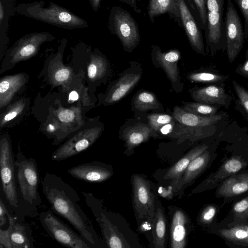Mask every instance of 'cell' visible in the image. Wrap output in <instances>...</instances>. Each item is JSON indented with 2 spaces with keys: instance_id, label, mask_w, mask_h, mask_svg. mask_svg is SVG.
<instances>
[{
  "instance_id": "d6986e66",
  "label": "cell",
  "mask_w": 248,
  "mask_h": 248,
  "mask_svg": "<svg viewBox=\"0 0 248 248\" xmlns=\"http://www.w3.org/2000/svg\"><path fill=\"white\" fill-rule=\"evenodd\" d=\"M147 12L152 23L154 22L156 16L168 14L182 27L178 0H149Z\"/></svg>"
},
{
  "instance_id": "4316f807",
  "label": "cell",
  "mask_w": 248,
  "mask_h": 248,
  "mask_svg": "<svg viewBox=\"0 0 248 248\" xmlns=\"http://www.w3.org/2000/svg\"><path fill=\"white\" fill-rule=\"evenodd\" d=\"M15 12L13 0H0V40L1 45L8 42L7 31L10 18Z\"/></svg>"
},
{
  "instance_id": "60d3db41",
  "label": "cell",
  "mask_w": 248,
  "mask_h": 248,
  "mask_svg": "<svg viewBox=\"0 0 248 248\" xmlns=\"http://www.w3.org/2000/svg\"><path fill=\"white\" fill-rule=\"evenodd\" d=\"M69 71L67 69H62L58 71L55 75V78L58 81H62L67 79L69 77Z\"/></svg>"
},
{
  "instance_id": "7402d4cb",
  "label": "cell",
  "mask_w": 248,
  "mask_h": 248,
  "mask_svg": "<svg viewBox=\"0 0 248 248\" xmlns=\"http://www.w3.org/2000/svg\"><path fill=\"white\" fill-rule=\"evenodd\" d=\"M153 130L149 125L141 123L126 128L123 133V137L127 150L131 152L141 143L148 140Z\"/></svg>"
},
{
  "instance_id": "30bf717a",
  "label": "cell",
  "mask_w": 248,
  "mask_h": 248,
  "mask_svg": "<svg viewBox=\"0 0 248 248\" xmlns=\"http://www.w3.org/2000/svg\"><path fill=\"white\" fill-rule=\"evenodd\" d=\"M7 229L0 230V248H32L34 240L31 229L27 224L19 222L17 218L8 214Z\"/></svg>"
},
{
  "instance_id": "5b68a950",
  "label": "cell",
  "mask_w": 248,
  "mask_h": 248,
  "mask_svg": "<svg viewBox=\"0 0 248 248\" xmlns=\"http://www.w3.org/2000/svg\"><path fill=\"white\" fill-rule=\"evenodd\" d=\"M131 184L133 206L137 219H146L152 223L157 199L154 184L140 174L132 175Z\"/></svg>"
},
{
  "instance_id": "6da1fadb",
  "label": "cell",
  "mask_w": 248,
  "mask_h": 248,
  "mask_svg": "<svg viewBox=\"0 0 248 248\" xmlns=\"http://www.w3.org/2000/svg\"><path fill=\"white\" fill-rule=\"evenodd\" d=\"M42 192L57 215L66 220L92 248L104 247L93 223L78 204L76 191L62 178L46 172L41 183Z\"/></svg>"
},
{
  "instance_id": "e0dca14e",
  "label": "cell",
  "mask_w": 248,
  "mask_h": 248,
  "mask_svg": "<svg viewBox=\"0 0 248 248\" xmlns=\"http://www.w3.org/2000/svg\"><path fill=\"white\" fill-rule=\"evenodd\" d=\"M210 160V155L207 150L193 159L175 183L177 189L183 190L193 182L207 167Z\"/></svg>"
},
{
  "instance_id": "7a4b0ae2",
  "label": "cell",
  "mask_w": 248,
  "mask_h": 248,
  "mask_svg": "<svg viewBox=\"0 0 248 248\" xmlns=\"http://www.w3.org/2000/svg\"><path fill=\"white\" fill-rule=\"evenodd\" d=\"M16 184L19 200V214L38 217V208L42 203L38 192L39 173L36 160L27 158L20 151L15 160Z\"/></svg>"
},
{
  "instance_id": "4fadbf2b",
  "label": "cell",
  "mask_w": 248,
  "mask_h": 248,
  "mask_svg": "<svg viewBox=\"0 0 248 248\" xmlns=\"http://www.w3.org/2000/svg\"><path fill=\"white\" fill-rule=\"evenodd\" d=\"M182 26L193 48L204 54V44L201 31L184 0H178Z\"/></svg>"
},
{
  "instance_id": "f1b7e54d",
  "label": "cell",
  "mask_w": 248,
  "mask_h": 248,
  "mask_svg": "<svg viewBox=\"0 0 248 248\" xmlns=\"http://www.w3.org/2000/svg\"><path fill=\"white\" fill-rule=\"evenodd\" d=\"M134 103L135 107L142 111L156 109L160 107L155 95L146 91L138 93L135 98Z\"/></svg>"
},
{
  "instance_id": "2e32d148",
  "label": "cell",
  "mask_w": 248,
  "mask_h": 248,
  "mask_svg": "<svg viewBox=\"0 0 248 248\" xmlns=\"http://www.w3.org/2000/svg\"><path fill=\"white\" fill-rule=\"evenodd\" d=\"M172 117L179 124L193 127L212 126L222 119V115L220 114L199 115L186 111L177 106L173 109Z\"/></svg>"
},
{
  "instance_id": "8992f818",
  "label": "cell",
  "mask_w": 248,
  "mask_h": 248,
  "mask_svg": "<svg viewBox=\"0 0 248 248\" xmlns=\"http://www.w3.org/2000/svg\"><path fill=\"white\" fill-rule=\"evenodd\" d=\"M108 25L110 33L120 39L126 51H131L138 45L140 40L138 25L127 11L120 6L112 7Z\"/></svg>"
},
{
  "instance_id": "d4e9b609",
  "label": "cell",
  "mask_w": 248,
  "mask_h": 248,
  "mask_svg": "<svg viewBox=\"0 0 248 248\" xmlns=\"http://www.w3.org/2000/svg\"><path fill=\"white\" fill-rule=\"evenodd\" d=\"M140 75L135 73L126 74L122 77L111 91L108 100L111 103L118 101L140 80Z\"/></svg>"
},
{
  "instance_id": "484cf974",
  "label": "cell",
  "mask_w": 248,
  "mask_h": 248,
  "mask_svg": "<svg viewBox=\"0 0 248 248\" xmlns=\"http://www.w3.org/2000/svg\"><path fill=\"white\" fill-rule=\"evenodd\" d=\"M208 127H193L182 125L177 122L172 131L168 136L178 139L180 140H190L194 141L210 135L209 130L205 128Z\"/></svg>"
},
{
  "instance_id": "681fc988",
  "label": "cell",
  "mask_w": 248,
  "mask_h": 248,
  "mask_svg": "<svg viewBox=\"0 0 248 248\" xmlns=\"http://www.w3.org/2000/svg\"><path fill=\"white\" fill-rule=\"evenodd\" d=\"M189 3V4L191 6V7H192V8L194 10L195 9V7H194V5L192 4V2H191V0H187Z\"/></svg>"
},
{
  "instance_id": "603a6c76",
  "label": "cell",
  "mask_w": 248,
  "mask_h": 248,
  "mask_svg": "<svg viewBox=\"0 0 248 248\" xmlns=\"http://www.w3.org/2000/svg\"><path fill=\"white\" fill-rule=\"evenodd\" d=\"M248 191V173L232 175L217 189L218 195L225 197L237 196Z\"/></svg>"
},
{
  "instance_id": "9c48e42d",
  "label": "cell",
  "mask_w": 248,
  "mask_h": 248,
  "mask_svg": "<svg viewBox=\"0 0 248 248\" xmlns=\"http://www.w3.org/2000/svg\"><path fill=\"white\" fill-rule=\"evenodd\" d=\"M225 29L227 56L232 63L241 51L245 38L241 20L231 0L227 1Z\"/></svg>"
},
{
  "instance_id": "cb8c5ba5",
  "label": "cell",
  "mask_w": 248,
  "mask_h": 248,
  "mask_svg": "<svg viewBox=\"0 0 248 248\" xmlns=\"http://www.w3.org/2000/svg\"><path fill=\"white\" fill-rule=\"evenodd\" d=\"M208 148L207 145L203 144L197 146L190 150L167 170L164 178L173 180L176 183L192 161Z\"/></svg>"
},
{
  "instance_id": "44dd1931",
  "label": "cell",
  "mask_w": 248,
  "mask_h": 248,
  "mask_svg": "<svg viewBox=\"0 0 248 248\" xmlns=\"http://www.w3.org/2000/svg\"><path fill=\"white\" fill-rule=\"evenodd\" d=\"M152 51L155 53L157 62L163 68L171 82H176L178 77L177 62L181 57L180 52L173 49L167 52H162L156 46H153Z\"/></svg>"
},
{
  "instance_id": "ac0fdd59",
  "label": "cell",
  "mask_w": 248,
  "mask_h": 248,
  "mask_svg": "<svg viewBox=\"0 0 248 248\" xmlns=\"http://www.w3.org/2000/svg\"><path fill=\"white\" fill-rule=\"evenodd\" d=\"M243 167V163L239 159L232 158L228 160L216 172L193 189L190 194L197 193L205 190L208 186L214 184L228 176L235 174Z\"/></svg>"
},
{
  "instance_id": "4dcf8cb0",
  "label": "cell",
  "mask_w": 248,
  "mask_h": 248,
  "mask_svg": "<svg viewBox=\"0 0 248 248\" xmlns=\"http://www.w3.org/2000/svg\"><path fill=\"white\" fill-rule=\"evenodd\" d=\"M183 108L186 111L202 116L214 115L218 110L216 106L198 102L185 103Z\"/></svg>"
},
{
  "instance_id": "83f0119b",
  "label": "cell",
  "mask_w": 248,
  "mask_h": 248,
  "mask_svg": "<svg viewBox=\"0 0 248 248\" xmlns=\"http://www.w3.org/2000/svg\"><path fill=\"white\" fill-rule=\"evenodd\" d=\"M224 238L233 242L248 244V226H238L219 231Z\"/></svg>"
},
{
  "instance_id": "f35d334b",
  "label": "cell",
  "mask_w": 248,
  "mask_h": 248,
  "mask_svg": "<svg viewBox=\"0 0 248 248\" xmlns=\"http://www.w3.org/2000/svg\"><path fill=\"white\" fill-rule=\"evenodd\" d=\"M59 119L63 122H69L73 120L74 113L70 110H63L59 114Z\"/></svg>"
},
{
  "instance_id": "7dc6e473",
  "label": "cell",
  "mask_w": 248,
  "mask_h": 248,
  "mask_svg": "<svg viewBox=\"0 0 248 248\" xmlns=\"http://www.w3.org/2000/svg\"><path fill=\"white\" fill-rule=\"evenodd\" d=\"M17 113L16 111L11 112L8 114H7L4 117V120L5 121H10L14 117H15Z\"/></svg>"
},
{
  "instance_id": "1f68e13d",
  "label": "cell",
  "mask_w": 248,
  "mask_h": 248,
  "mask_svg": "<svg viewBox=\"0 0 248 248\" xmlns=\"http://www.w3.org/2000/svg\"><path fill=\"white\" fill-rule=\"evenodd\" d=\"M173 117L167 114L153 113L148 115L149 125L154 131H158L163 125L173 121Z\"/></svg>"
},
{
  "instance_id": "d6a6232c",
  "label": "cell",
  "mask_w": 248,
  "mask_h": 248,
  "mask_svg": "<svg viewBox=\"0 0 248 248\" xmlns=\"http://www.w3.org/2000/svg\"><path fill=\"white\" fill-rule=\"evenodd\" d=\"M232 83L240 104L248 114V92L235 80Z\"/></svg>"
},
{
  "instance_id": "d590c367",
  "label": "cell",
  "mask_w": 248,
  "mask_h": 248,
  "mask_svg": "<svg viewBox=\"0 0 248 248\" xmlns=\"http://www.w3.org/2000/svg\"><path fill=\"white\" fill-rule=\"evenodd\" d=\"M216 213V209L213 206L205 209L200 217V221L203 223H210L214 218Z\"/></svg>"
},
{
  "instance_id": "52a82bcc",
  "label": "cell",
  "mask_w": 248,
  "mask_h": 248,
  "mask_svg": "<svg viewBox=\"0 0 248 248\" xmlns=\"http://www.w3.org/2000/svg\"><path fill=\"white\" fill-rule=\"evenodd\" d=\"M39 220L49 236L62 246L70 248H91L80 235L48 209L39 213Z\"/></svg>"
},
{
  "instance_id": "7bdbcfd3",
  "label": "cell",
  "mask_w": 248,
  "mask_h": 248,
  "mask_svg": "<svg viewBox=\"0 0 248 248\" xmlns=\"http://www.w3.org/2000/svg\"><path fill=\"white\" fill-rule=\"evenodd\" d=\"M129 5L137 13H140L141 10L137 6V2L140 0H118Z\"/></svg>"
},
{
  "instance_id": "277c9868",
  "label": "cell",
  "mask_w": 248,
  "mask_h": 248,
  "mask_svg": "<svg viewBox=\"0 0 248 248\" xmlns=\"http://www.w3.org/2000/svg\"><path fill=\"white\" fill-rule=\"evenodd\" d=\"M85 202L90 208L100 228L104 241L108 248L132 247L116 226L115 214L107 211L102 202L91 192H82Z\"/></svg>"
},
{
  "instance_id": "ffe728a7",
  "label": "cell",
  "mask_w": 248,
  "mask_h": 248,
  "mask_svg": "<svg viewBox=\"0 0 248 248\" xmlns=\"http://www.w3.org/2000/svg\"><path fill=\"white\" fill-rule=\"evenodd\" d=\"M153 244L155 248L166 247L167 220L165 210L157 198L155 204V214L152 221Z\"/></svg>"
},
{
  "instance_id": "74e56055",
  "label": "cell",
  "mask_w": 248,
  "mask_h": 248,
  "mask_svg": "<svg viewBox=\"0 0 248 248\" xmlns=\"http://www.w3.org/2000/svg\"><path fill=\"white\" fill-rule=\"evenodd\" d=\"M248 210V197L237 202L233 207V211L236 213H243Z\"/></svg>"
},
{
  "instance_id": "c3c4849f",
  "label": "cell",
  "mask_w": 248,
  "mask_h": 248,
  "mask_svg": "<svg viewBox=\"0 0 248 248\" xmlns=\"http://www.w3.org/2000/svg\"><path fill=\"white\" fill-rule=\"evenodd\" d=\"M78 98V93L76 91H72L70 93L69 96V100L76 101Z\"/></svg>"
},
{
  "instance_id": "ab89813d",
  "label": "cell",
  "mask_w": 248,
  "mask_h": 248,
  "mask_svg": "<svg viewBox=\"0 0 248 248\" xmlns=\"http://www.w3.org/2000/svg\"><path fill=\"white\" fill-rule=\"evenodd\" d=\"M248 55V54H247V56ZM235 72L241 76L248 78V57L244 62L237 67Z\"/></svg>"
},
{
  "instance_id": "e575fe53",
  "label": "cell",
  "mask_w": 248,
  "mask_h": 248,
  "mask_svg": "<svg viewBox=\"0 0 248 248\" xmlns=\"http://www.w3.org/2000/svg\"><path fill=\"white\" fill-rule=\"evenodd\" d=\"M198 9L201 20L204 25L207 22L206 0H193Z\"/></svg>"
},
{
  "instance_id": "f907efd6",
  "label": "cell",
  "mask_w": 248,
  "mask_h": 248,
  "mask_svg": "<svg viewBox=\"0 0 248 248\" xmlns=\"http://www.w3.org/2000/svg\"><path fill=\"white\" fill-rule=\"evenodd\" d=\"M50 128L51 129V130H53L54 129L53 127L52 126V125H50Z\"/></svg>"
},
{
  "instance_id": "8fae6325",
  "label": "cell",
  "mask_w": 248,
  "mask_h": 248,
  "mask_svg": "<svg viewBox=\"0 0 248 248\" xmlns=\"http://www.w3.org/2000/svg\"><path fill=\"white\" fill-rule=\"evenodd\" d=\"M72 177L90 183H100L113 175L111 166L98 161L82 163L73 167L67 171Z\"/></svg>"
},
{
  "instance_id": "816d5d0a",
  "label": "cell",
  "mask_w": 248,
  "mask_h": 248,
  "mask_svg": "<svg viewBox=\"0 0 248 248\" xmlns=\"http://www.w3.org/2000/svg\"><path fill=\"white\" fill-rule=\"evenodd\" d=\"M247 54H248V50L247 51Z\"/></svg>"
},
{
  "instance_id": "f546056e",
  "label": "cell",
  "mask_w": 248,
  "mask_h": 248,
  "mask_svg": "<svg viewBox=\"0 0 248 248\" xmlns=\"http://www.w3.org/2000/svg\"><path fill=\"white\" fill-rule=\"evenodd\" d=\"M228 78L227 75L212 71L196 72L188 76V79L192 82L209 84L222 83Z\"/></svg>"
},
{
  "instance_id": "bcb514c9",
  "label": "cell",
  "mask_w": 248,
  "mask_h": 248,
  "mask_svg": "<svg viewBox=\"0 0 248 248\" xmlns=\"http://www.w3.org/2000/svg\"><path fill=\"white\" fill-rule=\"evenodd\" d=\"M9 87V83L7 81H3L0 84V93H1L6 92Z\"/></svg>"
},
{
  "instance_id": "836d02e7",
  "label": "cell",
  "mask_w": 248,
  "mask_h": 248,
  "mask_svg": "<svg viewBox=\"0 0 248 248\" xmlns=\"http://www.w3.org/2000/svg\"><path fill=\"white\" fill-rule=\"evenodd\" d=\"M245 20L244 36L246 39L248 36V0H236Z\"/></svg>"
},
{
  "instance_id": "7c38bea8",
  "label": "cell",
  "mask_w": 248,
  "mask_h": 248,
  "mask_svg": "<svg viewBox=\"0 0 248 248\" xmlns=\"http://www.w3.org/2000/svg\"><path fill=\"white\" fill-rule=\"evenodd\" d=\"M207 39L210 46H216L222 35L223 0H206Z\"/></svg>"
},
{
  "instance_id": "ba28073f",
  "label": "cell",
  "mask_w": 248,
  "mask_h": 248,
  "mask_svg": "<svg viewBox=\"0 0 248 248\" xmlns=\"http://www.w3.org/2000/svg\"><path fill=\"white\" fill-rule=\"evenodd\" d=\"M14 156L11 144L3 140L0 146V168L2 188L11 208L19 214V200L16 184Z\"/></svg>"
},
{
  "instance_id": "f6af8a7d",
  "label": "cell",
  "mask_w": 248,
  "mask_h": 248,
  "mask_svg": "<svg viewBox=\"0 0 248 248\" xmlns=\"http://www.w3.org/2000/svg\"><path fill=\"white\" fill-rule=\"evenodd\" d=\"M101 0H89L92 9L94 12H97L100 7Z\"/></svg>"
},
{
  "instance_id": "5bb4252c",
  "label": "cell",
  "mask_w": 248,
  "mask_h": 248,
  "mask_svg": "<svg viewBox=\"0 0 248 248\" xmlns=\"http://www.w3.org/2000/svg\"><path fill=\"white\" fill-rule=\"evenodd\" d=\"M189 221L182 209L176 208L173 210L170 228L171 248H184L186 247L189 232Z\"/></svg>"
},
{
  "instance_id": "b9f144b4",
  "label": "cell",
  "mask_w": 248,
  "mask_h": 248,
  "mask_svg": "<svg viewBox=\"0 0 248 248\" xmlns=\"http://www.w3.org/2000/svg\"><path fill=\"white\" fill-rule=\"evenodd\" d=\"M175 123L172 121L170 123L165 124L161 126L159 131L163 135H168L173 130Z\"/></svg>"
},
{
  "instance_id": "8d00e7d4",
  "label": "cell",
  "mask_w": 248,
  "mask_h": 248,
  "mask_svg": "<svg viewBox=\"0 0 248 248\" xmlns=\"http://www.w3.org/2000/svg\"><path fill=\"white\" fill-rule=\"evenodd\" d=\"M9 212L7 209L2 200V198L0 197V227L4 226L7 223L6 216H8Z\"/></svg>"
},
{
  "instance_id": "ee69618b",
  "label": "cell",
  "mask_w": 248,
  "mask_h": 248,
  "mask_svg": "<svg viewBox=\"0 0 248 248\" xmlns=\"http://www.w3.org/2000/svg\"><path fill=\"white\" fill-rule=\"evenodd\" d=\"M97 67L94 64H91L88 68V74L89 78H93L95 77L97 72Z\"/></svg>"
},
{
  "instance_id": "3957f363",
  "label": "cell",
  "mask_w": 248,
  "mask_h": 248,
  "mask_svg": "<svg viewBox=\"0 0 248 248\" xmlns=\"http://www.w3.org/2000/svg\"><path fill=\"white\" fill-rule=\"evenodd\" d=\"M44 5L43 0L20 3L15 7V12L26 17L61 28L73 29L89 27L85 19L52 1H49L47 7H44Z\"/></svg>"
},
{
  "instance_id": "9a60e30c",
  "label": "cell",
  "mask_w": 248,
  "mask_h": 248,
  "mask_svg": "<svg viewBox=\"0 0 248 248\" xmlns=\"http://www.w3.org/2000/svg\"><path fill=\"white\" fill-rule=\"evenodd\" d=\"M191 96L198 102L226 107L232 100L223 87L216 84L198 88L192 92Z\"/></svg>"
}]
</instances>
